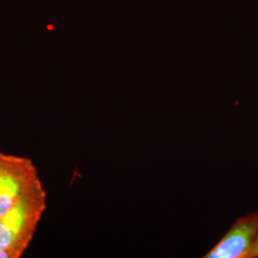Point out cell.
I'll list each match as a JSON object with an SVG mask.
<instances>
[{
	"mask_svg": "<svg viewBox=\"0 0 258 258\" xmlns=\"http://www.w3.org/2000/svg\"><path fill=\"white\" fill-rule=\"evenodd\" d=\"M43 191L37 166L31 159L0 151V218Z\"/></svg>",
	"mask_w": 258,
	"mask_h": 258,
	"instance_id": "2",
	"label": "cell"
},
{
	"mask_svg": "<svg viewBox=\"0 0 258 258\" xmlns=\"http://www.w3.org/2000/svg\"><path fill=\"white\" fill-rule=\"evenodd\" d=\"M245 258H258V235Z\"/></svg>",
	"mask_w": 258,
	"mask_h": 258,
	"instance_id": "4",
	"label": "cell"
},
{
	"mask_svg": "<svg viewBox=\"0 0 258 258\" xmlns=\"http://www.w3.org/2000/svg\"><path fill=\"white\" fill-rule=\"evenodd\" d=\"M258 235V211L236 219L204 257L245 258Z\"/></svg>",
	"mask_w": 258,
	"mask_h": 258,
	"instance_id": "3",
	"label": "cell"
},
{
	"mask_svg": "<svg viewBox=\"0 0 258 258\" xmlns=\"http://www.w3.org/2000/svg\"><path fill=\"white\" fill-rule=\"evenodd\" d=\"M46 207V191H43L0 218V258L23 255L34 238Z\"/></svg>",
	"mask_w": 258,
	"mask_h": 258,
	"instance_id": "1",
	"label": "cell"
}]
</instances>
